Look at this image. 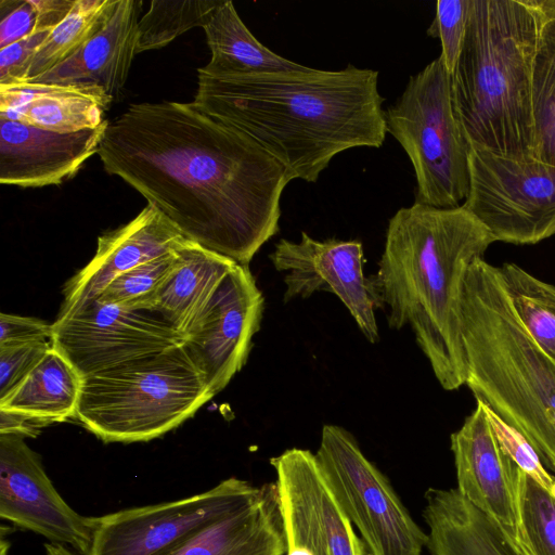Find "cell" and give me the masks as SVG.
Wrapping results in <instances>:
<instances>
[{"mask_svg": "<svg viewBox=\"0 0 555 555\" xmlns=\"http://www.w3.org/2000/svg\"><path fill=\"white\" fill-rule=\"evenodd\" d=\"M98 155L184 238L238 264L279 232L289 171L192 103L131 104L108 121Z\"/></svg>", "mask_w": 555, "mask_h": 555, "instance_id": "6da1fadb", "label": "cell"}, {"mask_svg": "<svg viewBox=\"0 0 555 555\" xmlns=\"http://www.w3.org/2000/svg\"><path fill=\"white\" fill-rule=\"evenodd\" d=\"M192 105L249 137L293 180L317 182L339 153L379 147L387 129L378 72L338 70L215 77L197 72Z\"/></svg>", "mask_w": 555, "mask_h": 555, "instance_id": "7a4b0ae2", "label": "cell"}, {"mask_svg": "<svg viewBox=\"0 0 555 555\" xmlns=\"http://www.w3.org/2000/svg\"><path fill=\"white\" fill-rule=\"evenodd\" d=\"M494 242L489 230L463 206L437 208L420 203L389 220L378 270L370 275L376 308L388 325H409L446 390L465 385L461 300L472 262Z\"/></svg>", "mask_w": 555, "mask_h": 555, "instance_id": "3957f363", "label": "cell"}, {"mask_svg": "<svg viewBox=\"0 0 555 555\" xmlns=\"http://www.w3.org/2000/svg\"><path fill=\"white\" fill-rule=\"evenodd\" d=\"M544 0H470L451 74L454 117L470 149L533 159L532 67Z\"/></svg>", "mask_w": 555, "mask_h": 555, "instance_id": "277c9868", "label": "cell"}, {"mask_svg": "<svg viewBox=\"0 0 555 555\" xmlns=\"http://www.w3.org/2000/svg\"><path fill=\"white\" fill-rule=\"evenodd\" d=\"M461 336L465 385L555 475V361L516 315L499 267L483 257L464 281Z\"/></svg>", "mask_w": 555, "mask_h": 555, "instance_id": "5b68a950", "label": "cell"}, {"mask_svg": "<svg viewBox=\"0 0 555 555\" xmlns=\"http://www.w3.org/2000/svg\"><path fill=\"white\" fill-rule=\"evenodd\" d=\"M212 397L181 345L85 377L75 418L106 443L144 442Z\"/></svg>", "mask_w": 555, "mask_h": 555, "instance_id": "8992f818", "label": "cell"}, {"mask_svg": "<svg viewBox=\"0 0 555 555\" xmlns=\"http://www.w3.org/2000/svg\"><path fill=\"white\" fill-rule=\"evenodd\" d=\"M387 133L406 153L416 178L415 203L455 208L470 188V146L454 117L451 74L439 55L411 76L385 109Z\"/></svg>", "mask_w": 555, "mask_h": 555, "instance_id": "52a82bcc", "label": "cell"}, {"mask_svg": "<svg viewBox=\"0 0 555 555\" xmlns=\"http://www.w3.org/2000/svg\"><path fill=\"white\" fill-rule=\"evenodd\" d=\"M315 457L339 506L360 532L369 555H423L428 534L349 431L337 425H324Z\"/></svg>", "mask_w": 555, "mask_h": 555, "instance_id": "ba28073f", "label": "cell"}, {"mask_svg": "<svg viewBox=\"0 0 555 555\" xmlns=\"http://www.w3.org/2000/svg\"><path fill=\"white\" fill-rule=\"evenodd\" d=\"M469 168L462 206L494 242L532 245L555 234V166L470 149Z\"/></svg>", "mask_w": 555, "mask_h": 555, "instance_id": "9c48e42d", "label": "cell"}, {"mask_svg": "<svg viewBox=\"0 0 555 555\" xmlns=\"http://www.w3.org/2000/svg\"><path fill=\"white\" fill-rule=\"evenodd\" d=\"M182 344L183 337L156 312L98 299L52 323V347L82 379Z\"/></svg>", "mask_w": 555, "mask_h": 555, "instance_id": "30bf717a", "label": "cell"}, {"mask_svg": "<svg viewBox=\"0 0 555 555\" xmlns=\"http://www.w3.org/2000/svg\"><path fill=\"white\" fill-rule=\"evenodd\" d=\"M259 489L231 477L192 496L94 517L88 555H154L196 528L242 507Z\"/></svg>", "mask_w": 555, "mask_h": 555, "instance_id": "8fae6325", "label": "cell"}, {"mask_svg": "<svg viewBox=\"0 0 555 555\" xmlns=\"http://www.w3.org/2000/svg\"><path fill=\"white\" fill-rule=\"evenodd\" d=\"M283 520L285 555H369L309 450L270 459Z\"/></svg>", "mask_w": 555, "mask_h": 555, "instance_id": "7c38bea8", "label": "cell"}, {"mask_svg": "<svg viewBox=\"0 0 555 555\" xmlns=\"http://www.w3.org/2000/svg\"><path fill=\"white\" fill-rule=\"evenodd\" d=\"M263 310L248 266L236 263L185 335L182 347L214 396L245 365Z\"/></svg>", "mask_w": 555, "mask_h": 555, "instance_id": "4fadbf2b", "label": "cell"}, {"mask_svg": "<svg viewBox=\"0 0 555 555\" xmlns=\"http://www.w3.org/2000/svg\"><path fill=\"white\" fill-rule=\"evenodd\" d=\"M269 258L278 271L285 272V302L308 298L315 292L332 293L348 309L365 338L372 344L379 340L376 304L363 272L360 241H317L302 232L299 242L280 240Z\"/></svg>", "mask_w": 555, "mask_h": 555, "instance_id": "5bb4252c", "label": "cell"}, {"mask_svg": "<svg viewBox=\"0 0 555 555\" xmlns=\"http://www.w3.org/2000/svg\"><path fill=\"white\" fill-rule=\"evenodd\" d=\"M0 517L88 555L94 517L74 511L56 491L41 456L24 438L0 434Z\"/></svg>", "mask_w": 555, "mask_h": 555, "instance_id": "9a60e30c", "label": "cell"}, {"mask_svg": "<svg viewBox=\"0 0 555 555\" xmlns=\"http://www.w3.org/2000/svg\"><path fill=\"white\" fill-rule=\"evenodd\" d=\"M451 450L456 490L522 547L516 498L518 466L505 451L492 414L482 402L477 401L461 428L451 435Z\"/></svg>", "mask_w": 555, "mask_h": 555, "instance_id": "2e32d148", "label": "cell"}, {"mask_svg": "<svg viewBox=\"0 0 555 555\" xmlns=\"http://www.w3.org/2000/svg\"><path fill=\"white\" fill-rule=\"evenodd\" d=\"M185 240L159 209L147 204L131 221L99 236L93 258L65 284L56 319L81 310L115 278L175 250Z\"/></svg>", "mask_w": 555, "mask_h": 555, "instance_id": "e0dca14e", "label": "cell"}, {"mask_svg": "<svg viewBox=\"0 0 555 555\" xmlns=\"http://www.w3.org/2000/svg\"><path fill=\"white\" fill-rule=\"evenodd\" d=\"M107 124L59 133L0 117V183L21 188L63 183L98 154Z\"/></svg>", "mask_w": 555, "mask_h": 555, "instance_id": "ac0fdd59", "label": "cell"}, {"mask_svg": "<svg viewBox=\"0 0 555 555\" xmlns=\"http://www.w3.org/2000/svg\"><path fill=\"white\" fill-rule=\"evenodd\" d=\"M141 5L113 0L101 27L73 55L27 82L99 89L117 100L137 54Z\"/></svg>", "mask_w": 555, "mask_h": 555, "instance_id": "d6986e66", "label": "cell"}, {"mask_svg": "<svg viewBox=\"0 0 555 555\" xmlns=\"http://www.w3.org/2000/svg\"><path fill=\"white\" fill-rule=\"evenodd\" d=\"M275 482L260 486L243 505L180 538L154 555H285Z\"/></svg>", "mask_w": 555, "mask_h": 555, "instance_id": "ffe728a7", "label": "cell"}, {"mask_svg": "<svg viewBox=\"0 0 555 555\" xmlns=\"http://www.w3.org/2000/svg\"><path fill=\"white\" fill-rule=\"evenodd\" d=\"M113 104L102 90L23 82L0 86V117L39 129L74 133L103 125Z\"/></svg>", "mask_w": 555, "mask_h": 555, "instance_id": "44dd1931", "label": "cell"}, {"mask_svg": "<svg viewBox=\"0 0 555 555\" xmlns=\"http://www.w3.org/2000/svg\"><path fill=\"white\" fill-rule=\"evenodd\" d=\"M425 501L430 555H528L494 518L456 489L430 488Z\"/></svg>", "mask_w": 555, "mask_h": 555, "instance_id": "7402d4cb", "label": "cell"}, {"mask_svg": "<svg viewBox=\"0 0 555 555\" xmlns=\"http://www.w3.org/2000/svg\"><path fill=\"white\" fill-rule=\"evenodd\" d=\"M176 253L175 269L158 292L152 311L169 323L184 340L236 262L188 240Z\"/></svg>", "mask_w": 555, "mask_h": 555, "instance_id": "603a6c76", "label": "cell"}, {"mask_svg": "<svg viewBox=\"0 0 555 555\" xmlns=\"http://www.w3.org/2000/svg\"><path fill=\"white\" fill-rule=\"evenodd\" d=\"M210 61L197 69L215 77L305 72L309 67L262 44L243 23L234 4L221 0L204 25Z\"/></svg>", "mask_w": 555, "mask_h": 555, "instance_id": "cb8c5ba5", "label": "cell"}, {"mask_svg": "<svg viewBox=\"0 0 555 555\" xmlns=\"http://www.w3.org/2000/svg\"><path fill=\"white\" fill-rule=\"evenodd\" d=\"M81 385L82 377L52 347L0 408L52 423L65 422L76 416Z\"/></svg>", "mask_w": 555, "mask_h": 555, "instance_id": "d4e9b609", "label": "cell"}, {"mask_svg": "<svg viewBox=\"0 0 555 555\" xmlns=\"http://www.w3.org/2000/svg\"><path fill=\"white\" fill-rule=\"evenodd\" d=\"M532 67L533 159L555 166V0H544Z\"/></svg>", "mask_w": 555, "mask_h": 555, "instance_id": "484cf974", "label": "cell"}, {"mask_svg": "<svg viewBox=\"0 0 555 555\" xmlns=\"http://www.w3.org/2000/svg\"><path fill=\"white\" fill-rule=\"evenodd\" d=\"M512 307L534 343L555 361V286L516 263L499 267Z\"/></svg>", "mask_w": 555, "mask_h": 555, "instance_id": "4316f807", "label": "cell"}, {"mask_svg": "<svg viewBox=\"0 0 555 555\" xmlns=\"http://www.w3.org/2000/svg\"><path fill=\"white\" fill-rule=\"evenodd\" d=\"M112 2L113 0H76L67 16L53 28L36 51L27 81L73 55L101 27Z\"/></svg>", "mask_w": 555, "mask_h": 555, "instance_id": "83f0119b", "label": "cell"}, {"mask_svg": "<svg viewBox=\"0 0 555 555\" xmlns=\"http://www.w3.org/2000/svg\"><path fill=\"white\" fill-rule=\"evenodd\" d=\"M220 1H152L139 21L137 53L160 49L185 31L204 27Z\"/></svg>", "mask_w": 555, "mask_h": 555, "instance_id": "f1b7e54d", "label": "cell"}, {"mask_svg": "<svg viewBox=\"0 0 555 555\" xmlns=\"http://www.w3.org/2000/svg\"><path fill=\"white\" fill-rule=\"evenodd\" d=\"M516 498L528 555H555V495L518 467Z\"/></svg>", "mask_w": 555, "mask_h": 555, "instance_id": "f546056e", "label": "cell"}, {"mask_svg": "<svg viewBox=\"0 0 555 555\" xmlns=\"http://www.w3.org/2000/svg\"><path fill=\"white\" fill-rule=\"evenodd\" d=\"M176 249L118 275L98 300L152 311L158 292L175 269Z\"/></svg>", "mask_w": 555, "mask_h": 555, "instance_id": "4dcf8cb0", "label": "cell"}, {"mask_svg": "<svg viewBox=\"0 0 555 555\" xmlns=\"http://www.w3.org/2000/svg\"><path fill=\"white\" fill-rule=\"evenodd\" d=\"M470 11V0H439L427 34L441 41V57L450 74L460 56Z\"/></svg>", "mask_w": 555, "mask_h": 555, "instance_id": "1f68e13d", "label": "cell"}, {"mask_svg": "<svg viewBox=\"0 0 555 555\" xmlns=\"http://www.w3.org/2000/svg\"><path fill=\"white\" fill-rule=\"evenodd\" d=\"M51 348V341L0 348V403L25 380Z\"/></svg>", "mask_w": 555, "mask_h": 555, "instance_id": "d6a6232c", "label": "cell"}, {"mask_svg": "<svg viewBox=\"0 0 555 555\" xmlns=\"http://www.w3.org/2000/svg\"><path fill=\"white\" fill-rule=\"evenodd\" d=\"M0 49L42 29L40 0H1Z\"/></svg>", "mask_w": 555, "mask_h": 555, "instance_id": "836d02e7", "label": "cell"}, {"mask_svg": "<svg viewBox=\"0 0 555 555\" xmlns=\"http://www.w3.org/2000/svg\"><path fill=\"white\" fill-rule=\"evenodd\" d=\"M492 418L498 436L514 463L529 477L555 495V477L547 473L533 449L521 436L506 426L494 414H492Z\"/></svg>", "mask_w": 555, "mask_h": 555, "instance_id": "e575fe53", "label": "cell"}, {"mask_svg": "<svg viewBox=\"0 0 555 555\" xmlns=\"http://www.w3.org/2000/svg\"><path fill=\"white\" fill-rule=\"evenodd\" d=\"M52 30L51 28L38 30L0 49V86L27 81L31 60Z\"/></svg>", "mask_w": 555, "mask_h": 555, "instance_id": "d590c367", "label": "cell"}, {"mask_svg": "<svg viewBox=\"0 0 555 555\" xmlns=\"http://www.w3.org/2000/svg\"><path fill=\"white\" fill-rule=\"evenodd\" d=\"M52 324L37 318L0 313V348L51 341Z\"/></svg>", "mask_w": 555, "mask_h": 555, "instance_id": "8d00e7d4", "label": "cell"}, {"mask_svg": "<svg viewBox=\"0 0 555 555\" xmlns=\"http://www.w3.org/2000/svg\"><path fill=\"white\" fill-rule=\"evenodd\" d=\"M51 424L41 417L0 408V434L35 438Z\"/></svg>", "mask_w": 555, "mask_h": 555, "instance_id": "74e56055", "label": "cell"}, {"mask_svg": "<svg viewBox=\"0 0 555 555\" xmlns=\"http://www.w3.org/2000/svg\"><path fill=\"white\" fill-rule=\"evenodd\" d=\"M44 548L47 555H76L65 545L59 543H46Z\"/></svg>", "mask_w": 555, "mask_h": 555, "instance_id": "f35d334b", "label": "cell"}, {"mask_svg": "<svg viewBox=\"0 0 555 555\" xmlns=\"http://www.w3.org/2000/svg\"><path fill=\"white\" fill-rule=\"evenodd\" d=\"M10 542L5 539L4 533L0 534V555H9Z\"/></svg>", "mask_w": 555, "mask_h": 555, "instance_id": "ab89813d", "label": "cell"}]
</instances>
